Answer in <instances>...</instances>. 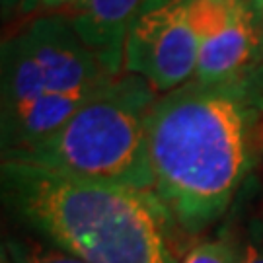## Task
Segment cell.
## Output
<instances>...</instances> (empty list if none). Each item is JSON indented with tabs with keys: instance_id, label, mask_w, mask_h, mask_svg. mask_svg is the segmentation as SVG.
<instances>
[{
	"instance_id": "1",
	"label": "cell",
	"mask_w": 263,
	"mask_h": 263,
	"mask_svg": "<svg viewBox=\"0 0 263 263\" xmlns=\"http://www.w3.org/2000/svg\"><path fill=\"white\" fill-rule=\"evenodd\" d=\"M263 76L189 80L152 105L146 123L154 195L172 222L199 234L232 205L261 144Z\"/></svg>"
},
{
	"instance_id": "2",
	"label": "cell",
	"mask_w": 263,
	"mask_h": 263,
	"mask_svg": "<svg viewBox=\"0 0 263 263\" xmlns=\"http://www.w3.org/2000/svg\"><path fill=\"white\" fill-rule=\"evenodd\" d=\"M2 201L33 234L86 263H179L172 218L151 191L2 160Z\"/></svg>"
},
{
	"instance_id": "3",
	"label": "cell",
	"mask_w": 263,
	"mask_h": 263,
	"mask_svg": "<svg viewBox=\"0 0 263 263\" xmlns=\"http://www.w3.org/2000/svg\"><path fill=\"white\" fill-rule=\"evenodd\" d=\"M113 80L65 14L18 24L2 43V158L47 141Z\"/></svg>"
},
{
	"instance_id": "4",
	"label": "cell",
	"mask_w": 263,
	"mask_h": 263,
	"mask_svg": "<svg viewBox=\"0 0 263 263\" xmlns=\"http://www.w3.org/2000/svg\"><path fill=\"white\" fill-rule=\"evenodd\" d=\"M160 96L129 72L68 119L47 141L12 158L92 181L154 193L146 123Z\"/></svg>"
},
{
	"instance_id": "5",
	"label": "cell",
	"mask_w": 263,
	"mask_h": 263,
	"mask_svg": "<svg viewBox=\"0 0 263 263\" xmlns=\"http://www.w3.org/2000/svg\"><path fill=\"white\" fill-rule=\"evenodd\" d=\"M199 39L189 0H146L125 41L123 72L144 78L158 94L187 84L197 74Z\"/></svg>"
},
{
	"instance_id": "6",
	"label": "cell",
	"mask_w": 263,
	"mask_h": 263,
	"mask_svg": "<svg viewBox=\"0 0 263 263\" xmlns=\"http://www.w3.org/2000/svg\"><path fill=\"white\" fill-rule=\"evenodd\" d=\"M199 39L195 80L220 84L257 76L261 31L252 0H189Z\"/></svg>"
},
{
	"instance_id": "7",
	"label": "cell",
	"mask_w": 263,
	"mask_h": 263,
	"mask_svg": "<svg viewBox=\"0 0 263 263\" xmlns=\"http://www.w3.org/2000/svg\"><path fill=\"white\" fill-rule=\"evenodd\" d=\"M146 0H80L65 14L76 35L111 74L123 72L125 41Z\"/></svg>"
},
{
	"instance_id": "8",
	"label": "cell",
	"mask_w": 263,
	"mask_h": 263,
	"mask_svg": "<svg viewBox=\"0 0 263 263\" xmlns=\"http://www.w3.org/2000/svg\"><path fill=\"white\" fill-rule=\"evenodd\" d=\"M2 255L10 263H86L33 236L8 238Z\"/></svg>"
},
{
	"instance_id": "9",
	"label": "cell",
	"mask_w": 263,
	"mask_h": 263,
	"mask_svg": "<svg viewBox=\"0 0 263 263\" xmlns=\"http://www.w3.org/2000/svg\"><path fill=\"white\" fill-rule=\"evenodd\" d=\"M179 263H240V246L230 236L201 242Z\"/></svg>"
},
{
	"instance_id": "10",
	"label": "cell",
	"mask_w": 263,
	"mask_h": 263,
	"mask_svg": "<svg viewBox=\"0 0 263 263\" xmlns=\"http://www.w3.org/2000/svg\"><path fill=\"white\" fill-rule=\"evenodd\" d=\"M76 2H80V0H20L10 20H14L18 26V24H24L28 20L39 18V16L61 14L70 6H74Z\"/></svg>"
},
{
	"instance_id": "11",
	"label": "cell",
	"mask_w": 263,
	"mask_h": 263,
	"mask_svg": "<svg viewBox=\"0 0 263 263\" xmlns=\"http://www.w3.org/2000/svg\"><path fill=\"white\" fill-rule=\"evenodd\" d=\"M240 263H263V226L250 230L244 244H240Z\"/></svg>"
},
{
	"instance_id": "12",
	"label": "cell",
	"mask_w": 263,
	"mask_h": 263,
	"mask_svg": "<svg viewBox=\"0 0 263 263\" xmlns=\"http://www.w3.org/2000/svg\"><path fill=\"white\" fill-rule=\"evenodd\" d=\"M252 4H254L257 24H259V31H261V47H263V0H252Z\"/></svg>"
},
{
	"instance_id": "13",
	"label": "cell",
	"mask_w": 263,
	"mask_h": 263,
	"mask_svg": "<svg viewBox=\"0 0 263 263\" xmlns=\"http://www.w3.org/2000/svg\"><path fill=\"white\" fill-rule=\"evenodd\" d=\"M18 2L20 0H2V14H4V18H10V16L14 14Z\"/></svg>"
}]
</instances>
